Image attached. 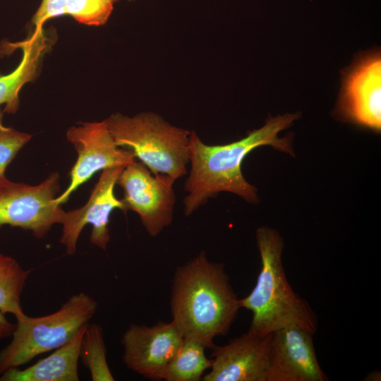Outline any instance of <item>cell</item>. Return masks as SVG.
<instances>
[{"label":"cell","instance_id":"5b68a950","mask_svg":"<svg viewBox=\"0 0 381 381\" xmlns=\"http://www.w3.org/2000/svg\"><path fill=\"white\" fill-rule=\"evenodd\" d=\"M97 307L91 296L81 291L71 296L54 313L17 319L11 341L0 351V375L65 344L88 324Z\"/></svg>","mask_w":381,"mask_h":381},{"label":"cell","instance_id":"52a82bcc","mask_svg":"<svg viewBox=\"0 0 381 381\" xmlns=\"http://www.w3.org/2000/svg\"><path fill=\"white\" fill-rule=\"evenodd\" d=\"M175 180L165 174H154L135 160L126 166L117 179L123 190L126 210L135 212L150 236H157L173 222Z\"/></svg>","mask_w":381,"mask_h":381},{"label":"cell","instance_id":"44dd1931","mask_svg":"<svg viewBox=\"0 0 381 381\" xmlns=\"http://www.w3.org/2000/svg\"><path fill=\"white\" fill-rule=\"evenodd\" d=\"M66 1L67 0H42L32 20L35 30L43 28L44 23L51 18L66 15Z\"/></svg>","mask_w":381,"mask_h":381},{"label":"cell","instance_id":"9c48e42d","mask_svg":"<svg viewBox=\"0 0 381 381\" xmlns=\"http://www.w3.org/2000/svg\"><path fill=\"white\" fill-rule=\"evenodd\" d=\"M337 112L345 121L375 131L381 128V58L378 51L359 54L343 72Z\"/></svg>","mask_w":381,"mask_h":381},{"label":"cell","instance_id":"8992f818","mask_svg":"<svg viewBox=\"0 0 381 381\" xmlns=\"http://www.w3.org/2000/svg\"><path fill=\"white\" fill-rule=\"evenodd\" d=\"M59 174H50L38 185L0 181V229L4 225L30 231L42 238L55 224H61L64 210L55 200L60 190Z\"/></svg>","mask_w":381,"mask_h":381},{"label":"cell","instance_id":"2e32d148","mask_svg":"<svg viewBox=\"0 0 381 381\" xmlns=\"http://www.w3.org/2000/svg\"><path fill=\"white\" fill-rule=\"evenodd\" d=\"M206 347L199 341L184 338L176 354L167 368L162 380L198 381L212 366V360L205 353Z\"/></svg>","mask_w":381,"mask_h":381},{"label":"cell","instance_id":"7a4b0ae2","mask_svg":"<svg viewBox=\"0 0 381 381\" xmlns=\"http://www.w3.org/2000/svg\"><path fill=\"white\" fill-rule=\"evenodd\" d=\"M241 308L224 265L205 252L179 266L171 286L172 321L184 338L211 349L213 340L229 331Z\"/></svg>","mask_w":381,"mask_h":381},{"label":"cell","instance_id":"ffe728a7","mask_svg":"<svg viewBox=\"0 0 381 381\" xmlns=\"http://www.w3.org/2000/svg\"><path fill=\"white\" fill-rule=\"evenodd\" d=\"M4 112L0 107V181L6 178V169L32 138L29 133L4 126L2 121Z\"/></svg>","mask_w":381,"mask_h":381},{"label":"cell","instance_id":"7c38bea8","mask_svg":"<svg viewBox=\"0 0 381 381\" xmlns=\"http://www.w3.org/2000/svg\"><path fill=\"white\" fill-rule=\"evenodd\" d=\"M272 334L250 330L211 349L212 366L204 381H267Z\"/></svg>","mask_w":381,"mask_h":381},{"label":"cell","instance_id":"5bb4252c","mask_svg":"<svg viewBox=\"0 0 381 381\" xmlns=\"http://www.w3.org/2000/svg\"><path fill=\"white\" fill-rule=\"evenodd\" d=\"M86 326L52 354L32 365L6 371L0 375V381H78L80 344Z\"/></svg>","mask_w":381,"mask_h":381},{"label":"cell","instance_id":"9a60e30c","mask_svg":"<svg viewBox=\"0 0 381 381\" xmlns=\"http://www.w3.org/2000/svg\"><path fill=\"white\" fill-rule=\"evenodd\" d=\"M22 59L11 73L0 76V106L4 104V112L13 114L19 107V93L27 83L36 76L44 47L37 41H25L19 45Z\"/></svg>","mask_w":381,"mask_h":381},{"label":"cell","instance_id":"ba28073f","mask_svg":"<svg viewBox=\"0 0 381 381\" xmlns=\"http://www.w3.org/2000/svg\"><path fill=\"white\" fill-rule=\"evenodd\" d=\"M66 138L75 147L78 157L69 172L67 188L55 200L60 205L99 171L124 167L136 159L132 152L116 145L106 119L72 126L68 130Z\"/></svg>","mask_w":381,"mask_h":381},{"label":"cell","instance_id":"603a6c76","mask_svg":"<svg viewBox=\"0 0 381 381\" xmlns=\"http://www.w3.org/2000/svg\"><path fill=\"white\" fill-rule=\"evenodd\" d=\"M380 372H373V373H370L367 377H365L366 380H375V378H376V380H380V375L378 376V375H380Z\"/></svg>","mask_w":381,"mask_h":381},{"label":"cell","instance_id":"30bf717a","mask_svg":"<svg viewBox=\"0 0 381 381\" xmlns=\"http://www.w3.org/2000/svg\"><path fill=\"white\" fill-rule=\"evenodd\" d=\"M124 167L103 170L85 205L71 211H64L60 243L65 247L66 255L75 253L78 240L87 224L92 226L91 243L104 250L107 249L111 239L108 226L111 212L115 209L126 211L123 200L118 199L114 194L115 185Z\"/></svg>","mask_w":381,"mask_h":381},{"label":"cell","instance_id":"cb8c5ba5","mask_svg":"<svg viewBox=\"0 0 381 381\" xmlns=\"http://www.w3.org/2000/svg\"><path fill=\"white\" fill-rule=\"evenodd\" d=\"M111 1H112L113 3H115L118 0H110Z\"/></svg>","mask_w":381,"mask_h":381},{"label":"cell","instance_id":"d4e9b609","mask_svg":"<svg viewBox=\"0 0 381 381\" xmlns=\"http://www.w3.org/2000/svg\"><path fill=\"white\" fill-rule=\"evenodd\" d=\"M128 1H133V0H128Z\"/></svg>","mask_w":381,"mask_h":381},{"label":"cell","instance_id":"d6986e66","mask_svg":"<svg viewBox=\"0 0 381 381\" xmlns=\"http://www.w3.org/2000/svg\"><path fill=\"white\" fill-rule=\"evenodd\" d=\"M114 3L110 0H67L66 15L87 25H102L109 18Z\"/></svg>","mask_w":381,"mask_h":381},{"label":"cell","instance_id":"277c9868","mask_svg":"<svg viewBox=\"0 0 381 381\" xmlns=\"http://www.w3.org/2000/svg\"><path fill=\"white\" fill-rule=\"evenodd\" d=\"M106 120L116 145L132 152L152 174L175 181L187 174L190 131L150 111L133 116L115 114Z\"/></svg>","mask_w":381,"mask_h":381},{"label":"cell","instance_id":"3957f363","mask_svg":"<svg viewBox=\"0 0 381 381\" xmlns=\"http://www.w3.org/2000/svg\"><path fill=\"white\" fill-rule=\"evenodd\" d=\"M261 268L250 293L240 299L241 308L252 313L249 330L266 335L287 327H298L313 334L318 318L308 302L291 286L283 265L284 241L276 230L256 231Z\"/></svg>","mask_w":381,"mask_h":381},{"label":"cell","instance_id":"ac0fdd59","mask_svg":"<svg viewBox=\"0 0 381 381\" xmlns=\"http://www.w3.org/2000/svg\"><path fill=\"white\" fill-rule=\"evenodd\" d=\"M80 359L92 381H114L107 361V349L101 326L87 324L81 341Z\"/></svg>","mask_w":381,"mask_h":381},{"label":"cell","instance_id":"7402d4cb","mask_svg":"<svg viewBox=\"0 0 381 381\" xmlns=\"http://www.w3.org/2000/svg\"><path fill=\"white\" fill-rule=\"evenodd\" d=\"M0 310V339L11 336L16 325L8 320Z\"/></svg>","mask_w":381,"mask_h":381},{"label":"cell","instance_id":"8fae6325","mask_svg":"<svg viewBox=\"0 0 381 381\" xmlns=\"http://www.w3.org/2000/svg\"><path fill=\"white\" fill-rule=\"evenodd\" d=\"M184 340L174 321L153 326L131 324L121 338L123 363L143 377L162 380L169 364Z\"/></svg>","mask_w":381,"mask_h":381},{"label":"cell","instance_id":"4fadbf2b","mask_svg":"<svg viewBox=\"0 0 381 381\" xmlns=\"http://www.w3.org/2000/svg\"><path fill=\"white\" fill-rule=\"evenodd\" d=\"M313 336L298 327L272 333L267 381H328L318 363Z\"/></svg>","mask_w":381,"mask_h":381},{"label":"cell","instance_id":"e0dca14e","mask_svg":"<svg viewBox=\"0 0 381 381\" xmlns=\"http://www.w3.org/2000/svg\"><path fill=\"white\" fill-rule=\"evenodd\" d=\"M30 272L13 258L0 253V310L13 314L16 320L26 315L20 301Z\"/></svg>","mask_w":381,"mask_h":381},{"label":"cell","instance_id":"6da1fadb","mask_svg":"<svg viewBox=\"0 0 381 381\" xmlns=\"http://www.w3.org/2000/svg\"><path fill=\"white\" fill-rule=\"evenodd\" d=\"M298 118L284 114L270 119L259 129L231 143L210 145L190 131L189 146L190 172L184 183L183 213L190 216L210 199L228 192L250 203H257L256 188L243 176L241 166L245 157L255 148L270 145L293 155L291 139L278 134Z\"/></svg>","mask_w":381,"mask_h":381}]
</instances>
